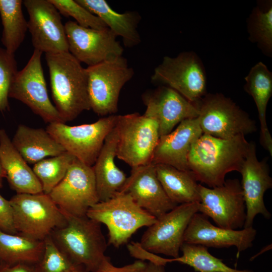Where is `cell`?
Here are the masks:
<instances>
[{
	"label": "cell",
	"instance_id": "ab89813d",
	"mask_svg": "<svg viewBox=\"0 0 272 272\" xmlns=\"http://www.w3.org/2000/svg\"><path fill=\"white\" fill-rule=\"evenodd\" d=\"M164 266L149 262L147 263L145 272H165Z\"/></svg>",
	"mask_w": 272,
	"mask_h": 272
},
{
	"label": "cell",
	"instance_id": "8fae6325",
	"mask_svg": "<svg viewBox=\"0 0 272 272\" xmlns=\"http://www.w3.org/2000/svg\"><path fill=\"white\" fill-rule=\"evenodd\" d=\"M198 191L199 213L211 218L222 228L238 230L244 227L246 208L238 179L225 180L222 185L213 188L198 184Z\"/></svg>",
	"mask_w": 272,
	"mask_h": 272
},
{
	"label": "cell",
	"instance_id": "4fadbf2b",
	"mask_svg": "<svg viewBox=\"0 0 272 272\" xmlns=\"http://www.w3.org/2000/svg\"><path fill=\"white\" fill-rule=\"evenodd\" d=\"M199 202L180 204L160 217L144 233L140 243L146 250L176 258L184 243L187 227L195 214Z\"/></svg>",
	"mask_w": 272,
	"mask_h": 272
},
{
	"label": "cell",
	"instance_id": "9a60e30c",
	"mask_svg": "<svg viewBox=\"0 0 272 272\" xmlns=\"http://www.w3.org/2000/svg\"><path fill=\"white\" fill-rule=\"evenodd\" d=\"M64 26L69 52L88 66L122 56L123 48L108 27L85 28L73 21L66 22Z\"/></svg>",
	"mask_w": 272,
	"mask_h": 272
},
{
	"label": "cell",
	"instance_id": "60d3db41",
	"mask_svg": "<svg viewBox=\"0 0 272 272\" xmlns=\"http://www.w3.org/2000/svg\"><path fill=\"white\" fill-rule=\"evenodd\" d=\"M4 177H5V173L0 162V187L2 186V181Z\"/></svg>",
	"mask_w": 272,
	"mask_h": 272
},
{
	"label": "cell",
	"instance_id": "603a6c76",
	"mask_svg": "<svg viewBox=\"0 0 272 272\" xmlns=\"http://www.w3.org/2000/svg\"><path fill=\"white\" fill-rule=\"evenodd\" d=\"M0 162L5 177L17 193L43 192L41 184L33 169L15 148L4 129H0Z\"/></svg>",
	"mask_w": 272,
	"mask_h": 272
},
{
	"label": "cell",
	"instance_id": "277c9868",
	"mask_svg": "<svg viewBox=\"0 0 272 272\" xmlns=\"http://www.w3.org/2000/svg\"><path fill=\"white\" fill-rule=\"evenodd\" d=\"M86 216L108 230V243L115 247L126 243L140 228L152 225L156 218L139 206L130 195L117 192L111 198L91 207Z\"/></svg>",
	"mask_w": 272,
	"mask_h": 272
},
{
	"label": "cell",
	"instance_id": "8d00e7d4",
	"mask_svg": "<svg viewBox=\"0 0 272 272\" xmlns=\"http://www.w3.org/2000/svg\"><path fill=\"white\" fill-rule=\"evenodd\" d=\"M0 230L10 234H18L15 229L13 209L10 200L0 194Z\"/></svg>",
	"mask_w": 272,
	"mask_h": 272
},
{
	"label": "cell",
	"instance_id": "7a4b0ae2",
	"mask_svg": "<svg viewBox=\"0 0 272 272\" xmlns=\"http://www.w3.org/2000/svg\"><path fill=\"white\" fill-rule=\"evenodd\" d=\"M54 106L63 122L91 109L86 68L69 52L46 53Z\"/></svg>",
	"mask_w": 272,
	"mask_h": 272
},
{
	"label": "cell",
	"instance_id": "8992f818",
	"mask_svg": "<svg viewBox=\"0 0 272 272\" xmlns=\"http://www.w3.org/2000/svg\"><path fill=\"white\" fill-rule=\"evenodd\" d=\"M10 201L18 234L44 240L53 230L65 224L61 210L48 194L43 192L17 193Z\"/></svg>",
	"mask_w": 272,
	"mask_h": 272
},
{
	"label": "cell",
	"instance_id": "52a82bcc",
	"mask_svg": "<svg viewBox=\"0 0 272 272\" xmlns=\"http://www.w3.org/2000/svg\"><path fill=\"white\" fill-rule=\"evenodd\" d=\"M116 157L131 168L151 163L160 138L156 120L138 113L118 115Z\"/></svg>",
	"mask_w": 272,
	"mask_h": 272
},
{
	"label": "cell",
	"instance_id": "ba28073f",
	"mask_svg": "<svg viewBox=\"0 0 272 272\" xmlns=\"http://www.w3.org/2000/svg\"><path fill=\"white\" fill-rule=\"evenodd\" d=\"M196 106L203 134L227 139L256 130L255 122L248 114L222 94H206Z\"/></svg>",
	"mask_w": 272,
	"mask_h": 272
},
{
	"label": "cell",
	"instance_id": "5b68a950",
	"mask_svg": "<svg viewBox=\"0 0 272 272\" xmlns=\"http://www.w3.org/2000/svg\"><path fill=\"white\" fill-rule=\"evenodd\" d=\"M86 72L91 109L101 116L114 115L120 91L134 75L133 69L121 56L88 66Z\"/></svg>",
	"mask_w": 272,
	"mask_h": 272
},
{
	"label": "cell",
	"instance_id": "484cf974",
	"mask_svg": "<svg viewBox=\"0 0 272 272\" xmlns=\"http://www.w3.org/2000/svg\"><path fill=\"white\" fill-rule=\"evenodd\" d=\"M245 80V91L252 96L257 109L261 144L271 156L272 139L266 123V110L272 95V73L263 62H259L251 67Z\"/></svg>",
	"mask_w": 272,
	"mask_h": 272
},
{
	"label": "cell",
	"instance_id": "5bb4252c",
	"mask_svg": "<svg viewBox=\"0 0 272 272\" xmlns=\"http://www.w3.org/2000/svg\"><path fill=\"white\" fill-rule=\"evenodd\" d=\"M48 195L62 210L74 216H86L88 210L99 202L92 167L75 159Z\"/></svg>",
	"mask_w": 272,
	"mask_h": 272
},
{
	"label": "cell",
	"instance_id": "2e32d148",
	"mask_svg": "<svg viewBox=\"0 0 272 272\" xmlns=\"http://www.w3.org/2000/svg\"><path fill=\"white\" fill-rule=\"evenodd\" d=\"M29 15L28 30L34 49L46 53L69 52L59 12L49 0H25Z\"/></svg>",
	"mask_w": 272,
	"mask_h": 272
},
{
	"label": "cell",
	"instance_id": "ac0fdd59",
	"mask_svg": "<svg viewBox=\"0 0 272 272\" xmlns=\"http://www.w3.org/2000/svg\"><path fill=\"white\" fill-rule=\"evenodd\" d=\"M119 192L129 194L139 206L156 218L177 206L166 194L152 163L132 167Z\"/></svg>",
	"mask_w": 272,
	"mask_h": 272
},
{
	"label": "cell",
	"instance_id": "e0dca14e",
	"mask_svg": "<svg viewBox=\"0 0 272 272\" xmlns=\"http://www.w3.org/2000/svg\"><path fill=\"white\" fill-rule=\"evenodd\" d=\"M142 99L146 106L144 114L156 120L160 137L171 132L183 120L197 118L199 115L196 105L168 86L146 92Z\"/></svg>",
	"mask_w": 272,
	"mask_h": 272
},
{
	"label": "cell",
	"instance_id": "d590c367",
	"mask_svg": "<svg viewBox=\"0 0 272 272\" xmlns=\"http://www.w3.org/2000/svg\"><path fill=\"white\" fill-rule=\"evenodd\" d=\"M127 249L132 257L142 261L147 260L154 264L164 266H165L167 263L174 261L173 258H163L146 250L139 242H131L127 245Z\"/></svg>",
	"mask_w": 272,
	"mask_h": 272
},
{
	"label": "cell",
	"instance_id": "6da1fadb",
	"mask_svg": "<svg viewBox=\"0 0 272 272\" xmlns=\"http://www.w3.org/2000/svg\"><path fill=\"white\" fill-rule=\"evenodd\" d=\"M251 144L242 134L224 139L202 133L188 154L189 171L210 188L221 186L227 173L240 172Z\"/></svg>",
	"mask_w": 272,
	"mask_h": 272
},
{
	"label": "cell",
	"instance_id": "d4e9b609",
	"mask_svg": "<svg viewBox=\"0 0 272 272\" xmlns=\"http://www.w3.org/2000/svg\"><path fill=\"white\" fill-rule=\"evenodd\" d=\"M11 141L28 164H35L43 159L65 152L46 130L42 128L20 124Z\"/></svg>",
	"mask_w": 272,
	"mask_h": 272
},
{
	"label": "cell",
	"instance_id": "f546056e",
	"mask_svg": "<svg viewBox=\"0 0 272 272\" xmlns=\"http://www.w3.org/2000/svg\"><path fill=\"white\" fill-rule=\"evenodd\" d=\"M249 39L257 43L263 54H272L271 1L262 2L252 11L247 21Z\"/></svg>",
	"mask_w": 272,
	"mask_h": 272
},
{
	"label": "cell",
	"instance_id": "ffe728a7",
	"mask_svg": "<svg viewBox=\"0 0 272 272\" xmlns=\"http://www.w3.org/2000/svg\"><path fill=\"white\" fill-rule=\"evenodd\" d=\"M256 230L250 227L240 230L224 229L213 225L208 218L197 212L191 219L185 232L184 243L199 244L207 247L235 246L237 256L253 245Z\"/></svg>",
	"mask_w": 272,
	"mask_h": 272
},
{
	"label": "cell",
	"instance_id": "f35d334b",
	"mask_svg": "<svg viewBox=\"0 0 272 272\" xmlns=\"http://www.w3.org/2000/svg\"><path fill=\"white\" fill-rule=\"evenodd\" d=\"M0 272H35L34 265L19 263L10 265L0 262Z\"/></svg>",
	"mask_w": 272,
	"mask_h": 272
},
{
	"label": "cell",
	"instance_id": "3957f363",
	"mask_svg": "<svg viewBox=\"0 0 272 272\" xmlns=\"http://www.w3.org/2000/svg\"><path fill=\"white\" fill-rule=\"evenodd\" d=\"M60 210L66 222L52 231V240L84 272H97L106 256L107 246L101 224L87 216H74Z\"/></svg>",
	"mask_w": 272,
	"mask_h": 272
},
{
	"label": "cell",
	"instance_id": "7402d4cb",
	"mask_svg": "<svg viewBox=\"0 0 272 272\" xmlns=\"http://www.w3.org/2000/svg\"><path fill=\"white\" fill-rule=\"evenodd\" d=\"M118 135L115 127L106 138L100 153L92 166L99 201L107 200L118 192L127 177L116 165Z\"/></svg>",
	"mask_w": 272,
	"mask_h": 272
},
{
	"label": "cell",
	"instance_id": "1f68e13d",
	"mask_svg": "<svg viewBox=\"0 0 272 272\" xmlns=\"http://www.w3.org/2000/svg\"><path fill=\"white\" fill-rule=\"evenodd\" d=\"M75 159L73 155L64 152L34 164L32 169L41 184L43 193L48 194L51 192L63 178Z\"/></svg>",
	"mask_w": 272,
	"mask_h": 272
},
{
	"label": "cell",
	"instance_id": "e575fe53",
	"mask_svg": "<svg viewBox=\"0 0 272 272\" xmlns=\"http://www.w3.org/2000/svg\"><path fill=\"white\" fill-rule=\"evenodd\" d=\"M17 70L15 54L0 47V112L9 109L8 99L12 83Z\"/></svg>",
	"mask_w": 272,
	"mask_h": 272
},
{
	"label": "cell",
	"instance_id": "d6986e66",
	"mask_svg": "<svg viewBox=\"0 0 272 272\" xmlns=\"http://www.w3.org/2000/svg\"><path fill=\"white\" fill-rule=\"evenodd\" d=\"M241 187L246 208L243 228L252 227L256 216L260 214L266 219L271 218L263 200L265 192L272 187L266 159L259 161L256 157L255 144L251 142L249 152L241 167Z\"/></svg>",
	"mask_w": 272,
	"mask_h": 272
},
{
	"label": "cell",
	"instance_id": "44dd1931",
	"mask_svg": "<svg viewBox=\"0 0 272 272\" xmlns=\"http://www.w3.org/2000/svg\"><path fill=\"white\" fill-rule=\"evenodd\" d=\"M202 134L197 117L183 120L175 129L160 137L151 163L189 171L188 154L192 145Z\"/></svg>",
	"mask_w": 272,
	"mask_h": 272
},
{
	"label": "cell",
	"instance_id": "f1b7e54d",
	"mask_svg": "<svg viewBox=\"0 0 272 272\" xmlns=\"http://www.w3.org/2000/svg\"><path fill=\"white\" fill-rule=\"evenodd\" d=\"M22 0H0L3 29L1 41L5 49L15 54L24 41L28 23L22 10Z\"/></svg>",
	"mask_w": 272,
	"mask_h": 272
},
{
	"label": "cell",
	"instance_id": "cb8c5ba5",
	"mask_svg": "<svg viewBox=\"0 0 272 272\" xmlns=\"http://www.w3.org/2000/svg\"><path fill=\"white\" fill-rule=\"evenodd\" d=\"M80 5L101 19L117 36L121 37L126 47H133L141 42L138 25L141 17L135 11L119 13L105 0H76Z\"/></svg>",
	"mask_w": 272,
	"mask_h": 272
},
{
	"label": "cell",
	"instance_id": "30bf717a",
	"mask_svg": "<svg viewBox=\"0 0 272 272\" xmlns=\"http://www.w3.org/2000/svg\"><path fill=\"white\" fill-rule=\"evenodd\" d=\"M151 80L173 89L195 105L206 94L205 69L193 51L182 52L176 57L165 56L154 69Z\"/></svg>",
	"mask_w": 272,
	"mask_h": 272
},
{
	"label": "cell",
	"instance_id": "83f0119b",
	"mask_svg": "<svg viewBox=\"0 0 272 272\" xmlns=\"http://www.w3.org/2000/svg\"><path fill=\"white\" fill-rule=\"evenodd\" d=\"M44 248V240L0 230L1 262L10 265L19 263L35 265L41 259Z\"/></svg>",
	"mask_w": 272,
	"mask_h": 272
},
{
	"label": "cell",
	"instance_id": "4dcf8cb0",
	"mask_svg": "<svg viewBox=\"0 0 272 272\" xmlns=\"http://www.w3.org/2000/svg\"><path fill=\"white\" fill-rule=\"evenodd\" d=\"M181 256L173 258L177 261L192 267L198 272H254L252 270H239L225 264L222 259L212 255L208 247L194 244L183 243L180 250Z\"/></svg>",
	"mask_w": 272,
	"mask_h": 272
},
{
	"label": "cell",
	"instance_id": "4316f807",
	"mask_svg": "<svg viewBox=\"0 0 272 272\" xmlns=\"http://www.w3.org/2000/svg\"><path fill=\"white\" fill-rule=\"evenodd\" d=\"M157 177L169 199L177 205L200 202L197 181L190 171L155 165Z\"/></svg>",
	"mask_w": 272,
	"mask_h": 272
},
{
	"label": "cell",
	"instance_id": "7c38bea8",
	"mask_svg": "<svg viewBox=\"0 0 272 272\" xmlns=\"http://www.w3.org/2000/svg\"><path fill=\"white\" fill-rule=\"evenodd\" d=\"M42 54L34 50L27 64L14 77L9 96L27 105L45 122H63L48 96L41 64Z\"/></svg>",
	"mask_w": 272,
	"mask_h": 272
},
{
	"label": "cell",
	"instance_id": "836d02e7",
	"mask_svg": "<svg viewBox=\"0 0 272 272\" xmlns=\"http://www.w3.org/2000/svg\"><path fill=\"white\" fill-rule=\"evenodd\" d=\"M60 14L65 17H71L80 26L95 29L107 28L99 17L78 3L76 0H49Z\"/></svg>",
	"mask_w": 272,
	"mask_h": 272
},
{
	"label": "cell",
	"instance_id": "9c48e42d",
	"mask_svg": "<svg viewBox=\"0 0 272 272\" xmlns=\"http://www.w3.org/2000/svg\"><path fill=\"white\" fill-rule=\"evenodd\" d=\"M117 118L118 115H111L93 123L75 126L54 122L49 123L46 130L65 152L84 164L92 167Z\"/></svg>",
	"mask_w": 272,
	"mask_h": 272
},
{
	"label": "cell",
	"instance_id": "74e56055",
	"mask_svg": "<svg viewBox=\"0 0 272 272\" xmlns=\"http://www.w3.org/2000/svg\"><path fill=\"white\" fill-rule=\"evenodd\" d=\"M147 263L141 260L122 267L114 266L110 258L105 256L97 272H145Z\"/></svg>",
	"mask_w": 272,
	"mask_h": 272
},
{
	"label": "cell",
	"instance_id": "d6a6232c",
	"mask_svg": "<svg viewBox=\"0 0 272 272\" xmlns=\"http://www.w3.org/2000/svg\"><path fill=\"white\" fill-rule=\"evenodd\" d=\"M44 242L42 257L34 265L35 272H84L59 250L50 235Z\"/></svg>",
	"mask_w": 272,
	"mask_h": 272
}]
</instances>
